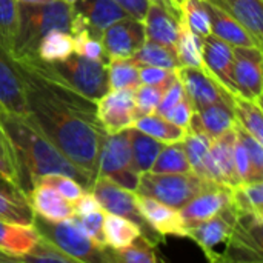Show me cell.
<instances>
[{
    "instance_id": "6da1fadb",
    "label": "cell",
    "mask_w": 263,
    "mask_h": 263,
    "mask_svg": "<svg viewBox=\"0 0 263 263\" xmlns=\"http://www.w3.org/2000/svg\"><path fill=\"white\" fill-rule=\"evenodd\" d=\"M15 66L25 89L26 117L65 157L96 180L106 136L97 117V103L42 77L22 60H15Z\"/></svg>"
},
{
    "instance_id": "83f0119b",
    "label": "cell",
    "mask_w": 263,
    "mask_h": 263,
    "mask_svg": "<svg viewBox=\"0 0 263 263\" xmlns=\"http://www.w3.org/2000/svg\"><path fill=\"white\" fill-rule=\"evenodd\" d=\"M103 236H105V243L109 248H123L133 243L137 237L142 236V231L137 223L133 220L117 216V214H109L105 213L103 219Z\"/></svg>"
},
{
    "instance_id": "816d5d0a",
    "label": "cell",
    "mask_w": 263,
    "mask_h": 263,
    "mask_svg": "<svg viewBox=\"0 0 263 263\" xmlns=\"http://www.w3.org/2000/svg\"><path fill=\"white\" fill-rule=\"evenodd\" d=\"M72 210H74V216H85L102 210V206L91 191H85L79 199L72 202Z\"/></svg>"
},
{
    "instance_id": "ac0fdd59",
    "label": "cell",
    "mask_w": 263,
    "mask_h": 263,
    "mask_svg": "<svg viewBox=\"0 0 263 263\" xmlns=\"http://www.w3.org/2000/svg\"><path fill=\"white\" fill-rule=\"evenodd\" d=\"M202 68L208 71L216 80H219L233 96H236V88L233 83V45L223 42L214 34L202 37L200 42Z\"/></svg>"
},
{
    "instance_id": "ffe728a7",
    "label": "cell",
    "mask_w": 263,
    "mask_h": 263,
    "mask_svg": "<svg viewBox=\"0 0 263 263\" xmlns=\"http://www.w3.org/2000/svg\"><path fill=\"white\" fill-rule=\"evenodd\" d=\"M0 105L6 112L18 116L28 114L25 89L15 60L3 46H0Z\"/></svg>"
},
{
    "instance_id": "f1b7e54d",
    "label": "cell",
    "mask_w": 263,
    "mask_h": 263,
    "mask_svg": "<svg viewBox=\"0 0 263 263\" xmlns=\"http://www.w3.org/2000/svg\"><path fill=\"white\" fill-rule=\"evenodd\" d=\"M106 260L120 263H157L156 243L149 242L146 237L140 236L133 243L123 248H109L106 247Z\"/></svg>"
},
{
    "instance_id": "db71d44e",
    "label": "cell",
    "mask_w": 263,
    "mask_h": 263,
    "mask_svg": "<svg viewBox=\"0 0 263 263\" xmlns=\"http://www.w3.org/2000/svg\"><path fill=\"white\" fill-rule=\"evenodd\" d=\"M45 2H49V0H17V3H28V5H39Z\"/></svg>"
},
{
    "instance_id": "836d02e7",
    "label": "cell",
    "mask_w": 263,
    "mask_h": 263,
    "mask_svg": "<svg viewBox=\"0 0 263 263\" xmlns=\"http://www.w3.org/2000/svg\"><path fill=\"white\" fill-rule=\"evenodd\" d=\"M211 142H213V137H210L203 131H197V129H186V134L182 140L188 163H190L193 173H196L200 177H202L205 159L211 148Z\"/></svg>"
},
{
    "instance_id": "681fc988",
    "label": "cell",
    "mask_w": 263,
    "mask_h": 263,
    "mask_svg": "<svg viewBox=\"0 0 263 263\" xmlns=\"http://www.w3.org/2000/svg\"><path fill=\"white\" fill-rule=\"evenodd\" d=\"M193 114H194V106H193L190 97L185 92L183 99L176 106H173L163 117L168 119L170 122H173V123H176V125H179V126H182V128L186 129L188 125H190V120H191Z\"/></svg>"
},
{
    "instance_id": "b9f144b4",
    "label": "cell",
    "mask_w": 263,
    "mask_h": 263,
    "mask_svg": "<svg viewBox=\"0 0 263 263\" xmlns=\"http://www.w3.org/2000/svg\"><path fill=\"white\" fill-rule=\"evenodd\" d=\"M170 85H146L140 83L134 89V102H136V116L153 114L162 99V94Z\"/></svg>"
},
{
    "instance_id": "4fadbf2b",
    "label": "cell",
    "mask_w": 263,
    "mask_h": 263,
    "mask_svg": "<svg viewBox=\"0 0 263 263\" xmlns=\"http://www.w3.org/2000/svg\"><path fill=\"white\" fill-rule=\"evenodd\" d=\"M176 74L186 96L190 97L194 109L217 102H227V103L234 102V96L202 66L200 68L180 66L176 69Z\"/></svg>"
},
{
    "instance_id": "ab89813d",
    "label": "cell",
    "mask_w": 263,
    "mask_h": 263,
    "mask_svg": "<svg viewBox=\"0 0 263 263\" xmlns=\"http://www.w3.org/2000/svg\"><path fill=\"white\" fill-rule=\"evenodd\" d=\"M17 0H0V46L9 54L17 32Z\"/></svg>"
},
{
    "instance_id": "7bdbcfd3",
    "label": "cell",
    "mask_w": 263,
    "mask_h": 263,
    "mask_svg": "<svg viewBox=\"0 0 263 263\" xmlns=\"http://www.w3.org/2000/svg\"><path fill=\"white\" fill-rule=\"evenodd\" d=\"M237 139L242 142V145L247 149L250 165H251V182H259L263 177V148L262 143L256 140L251 134H248L243 128H240L237 123L234 126Z\"/></svg>"
},
{
    "instance_id": "5bb4252c",
    "label": "cell",
    "mask_w": 263,
    "mask_h": 263,
    "mask_svg": "<svg viewBox=\"0 0 263 263\" xmlns=\"http://www.w3.org/2000/svg\"><path fill=\"white\" fill-rule=\"evenodd\" d=\"M97 117L106 131L114 134L133 126L136 116V102L133 88L109 89L97 102Z\"/></svg>"
},
{
    "instance_id": "9f6ffc18",
    "label": "cell",
    "mask_w": 263,
    "mask_h": 263,
    "mask_svg": "<svg viewBox=\"0 0 263 263\" xmlns=\"http://www.w3.org/2000/svg\"><path fill=\"white\" fill-rule=\"evenodd\" d=\"M3 112H5V109H3V106H2V105H0V116H2V114H3Z\"/></svg>"
},
{
    "instance_id": "f35d334b",
    "label": "cell",
    "mask_w": 263,
    "mask_h": 263,
    "mask_svg": "<svg viewBox=\"0 0 263 263\" xmlns=\"http://www.w3.org/2000/svg\"><path fill=\"white\" fill-rule=\"evenodd\" d=\"M182 17L196 35L205 37L211 34L210 17L202 0H182Z\"/></svg>"
},
{
    "instance_id": "30bf717a",
    "label": "cell",
    "mask_w": 263,
    "mask_h": 263,
    "mask_svg": "<svg viewBox=\"0 0 263 263\" xmlns=\"http://www.w3.org/2000/svg\"><path fill=\"white\" fill-rule=\"evenodd\" d=\"M233 83L236 88V96L262 103V48L233 46Z\"/></svg>"
},
{
    "instance_id": "e575fe53",
    "label": "cell",
    "mask_w": 263,
    "mask_h": 263,
    "mask_svg": "<svg viewBox=\"0 0 263 263\" xmlns=\"http://www.w3.org/2000/svg\"><path fill=\"white\" fill-rule=\"evenodd\" d=\"M151 173H191V166L188 163L183 143H168L159 153L156 162L153 163Z\"/></svg>"
},
{
    "instance_id": "f546056e",
    "label": "cell",
    "mask_w": 263,
    "mask_h": 263,
    "mask_svg": "<svg viewBox=\"0 0 263 263\" xmlns=\"http://www.w3.org/2000/svg\"><path fill=\"white\" fill-rule=\"evenodd\" d=\"M35 213L25 196L14 190L0 188V219L20 225H32Z\"/></svg>"
},
{
    "instance_id": "5b68a950",
    "label": "cell",
    "mask_w": 263,
    "mask_h": 263,
    "mask_svg": "<svg viewBox=\"0 0 263 263\" xmlns=\"http://www.w3.org/2000/svg\"><path fill=\"white\" fill-rule=\"evenodd\" d=\"M214 182L205 180L196 173H151L140 174L136 193L153 197L171 208L180 210L200 191Z\"/></svg>"
},
{
    "instance_id": "7c38bea8",
    "label": "cell",
    "mask_w": 263,
    "mask_h": 263,
    "mask_svg": "<svg viewBox=\"0 0 263 263\" xmlns=\"http://www.w3.org/2000/svg\"><path fill=\"white\" fill-rule=\"evenodd\" d=\"M234 227H236V213L233 210V205H230L214 217L199 223L197 227L188 228L186 237L194 240L202 248L208 260L216 262L217 248L220 245H225V253H227L233 239Z\"/></svg>"
},
{
    "instance_id": "d6a6232c",
    "label": "cell",
    "mask_w": 263,
    "mask_h": 263,
    "mask_svg": "<svg viewBox=\"0 0 263 263\" xmlns=\"http://www.w3.org/2000/svg\"><path fill=\"white\" fill-rule=\"evenodd\" d=\"M131 60L137 65H151V66H160L166 69H177L180 68V62L177 57V52L168 46L159 45L156 42L146 40L142 48L131 57Z\"/></svg>"
},
{
    "instance_id": "1f68e13d",
    "label": "cell",
    "mask_w": 263,
    "mask_h": 263,
    "mask_svg": "<svg viewBox=\"0 0 263 263\" xmlns=\"http://www.w3.org/2000/svg\"><path fill=\"white\" fill-rule=\"evenodd\" d=\"M233 109L237 125L243 128L248 134H251L256 140L263 143L262 103H256L240 96H234Z\"/></svg>"
},
{
    "instance_id": "484cf974",
    "label": "cell",
    "mask_w": 263,
    "mask_h": 263,
    "mask_svg": "<svg viewBox=\"0 0 263 263\" xmlns=\"http://www.w3.org/2000/svg\"><path fill=\"white\" fill-rule=\"evenodd\" d=\"M128 139L131 146V156H133V166L137 173L149 171L153 163L156 162L159 153L165 146V143L156 140L154 137L136 129L128 128Z\"/></svg>"
},
{
    "instance_id": "74e56055",
    "label": "cell",
    "mask_w": 263,
    "mask_h": 263,
    "mask_svg": "<svg viewBox=\"0 0 263 263\" xmlns=\"http://www.w3.org/2000/svg\"><path fill=\"white\" fill-rule=\"evenodd\" d=\"M14 262H28V263H77L72 257L60 251L55 245H52L49 240L43 239L42 236L35 240V243L22 256H17Z\"/></svg>"
},
{
    "instance_id": "8d00e7d4",
    "label": "cell",
    "mask_w": 263,
    "mask_h": 263,
    "mask_svg": "<svg viewBox=\"0 0 263 263\" xmlns=\"http://www.w3.org/2000/svg\"><path fill=\"white\" fill-rule=\"evenodd\" d=\"M200 42H202V37L196 35L188 28V25L183 22V17H182L177 46H176V52H177V57H179V62L182 66H193V68L202 66Z\"/></svg>"
},
{
    "instance_id": "7a4b0ae2",
    "label": "cell",
    "mask_w": 263,
    "mask_h": 263,
    "mask_svg": "<svg viewBox=\"0 0 263 263\" xmlns=\"http://www.w3.org/2000/svg\"><path fill=\"white\" fill-rule=\"evenodd\" d=\"M0 125L9 136L15 151L18 193L25 196L29 190H32L34 182L39 177L48 174H63L72 177L82 183L86 191H89L94 180L80 168H77L68 157H65L60 149L49 142L26 116L5 111L0 116Z\"/></svg>"
},
{
    "instance_id": "ba28073f",
    "label": "cell",
    "mask_w": 263,
    "mask_h": 263,
    "mask_svg": "<svg viewBox=\"0 0 263 263\" xmlns=\"http://www.w3.org/2000/svg\"><path fill=\"white\" fill-rule=\"evenodd\" d=\"M97 176H106L126 190H137L140 173L133 166L128 129L105 136L97 160Z\"/></svg>"
},
{
    "instance_id": "52a82bcc",
    "label": "cell",
    "mask_w": 263,
    "mask_h": 263,
    "mask_svg": "<svg viewBox=\"0 0 263 263\" xmlns=\"http://www.w3.org/2000/svg\"><path fill=\"white\" fill-rule=\"evenodd\" d=\"M89 191L94 194L97 202L100 203L102 210L109 214H117L122 217H126L139 225L142 236L146 237L149 242L159 245L163 239L159 233H156L143 219V216L139 211L137 206V193L126 190L111 180L106 176H97L92 182Z\"/></svg>"
},
{
    "instance_id": "ee69618b",
    "label": "cell",
    "mask_w": 263,
    "mask_h": 263,
    "mask_svg": "<svg viewBox=\"0 0 263 263\" xmlns=\"http://www.w3.org/2000/svg\"><path fill=\"white\" fill-rule=\"evenodd\" d=\"M74 40V52L92 60H100L108 63V55L105 52V48L102 45V40L91 35L88 31L80 29L71 34Z\"/></svg>"
},
{
    "instance_id": "d6986e66",
    "label": "cell",
    "mask_w": 263,
    "mask_h": 263,
    "mask_svg": "<svg viewBox=\"0 0 263 263\" xmlns=\"http://www.w3.org/2000/svg\"><path fill=\"white\" fill-rule=\"evenodd\" d=\"M137 206L146 223L160 236L186 237V227L179 210L171 208L153 197L137 193Z\"/></svg>"
},
{
    "instance_id": "3957f363",
    "label": "cell",
    "mask_w": 263,
    "mask_h": 263,
    "mask_svg": "<svg viewBox=\"0 0 263 263\" xmlns=\"http://www.w3.org/2000/svg\"><path fill=\"white\" fill-rule=\"evenodd\" d=\"M15 60H22L42 77L63 85L94 102L109 91L108 63L100 60H92L76 52L55 62H45L35 55Z\"/></svg>"
},
{
    "instance_id": "6f0895ef",
    "label": "cell",
    "mask_w": 263,
    "mask_h": 263,
    "mask_svg": "<svg viewBox=\"0 0 263 263\" xmlns=\"http://www.w3.org/2000/svg\"><path fill=\"white\" fill-rule=\"evenodd\" d=\"M149 2H153V0H149ZM177 2H179V0H177Z\"/></svg>"
},
{
    "instance_id": "f907efd6",
    "label": "cell",
    "mask_w": 263,
    "mask_h": 263,
    "mask_svg": "<svg viewBox=\"0 0 263 263\" xmlns=\"http://www.w3.org/2000/svg\"><path fill=\"white\" fill-rule=\"evenodd\" d=\"M234 168H236V174H237L240 183L251 182V165H250V159H248V154H247L245 146L237 139V136H236V142H234Z\"/></svg>"
},
{
    "instance_id": "7402d4cb",
    "label": "cell",
    "mask_w": 263,
    "mask_h": 263,
    "mask_svg": "<svg viewBox=\"0 0 263 263\" xmlns=\"http://www.w3.org/2000/svg\"><path fill=\"white\" fill-rule=\"evenodd\" d=\"M25 199L32 208V211L43 219L60 222L68 220L74 216L72 202L65 199L59 191H55L49 185H34L32 190H29L25 194Z\"/></svg>"
},
{
    "instance_id": "e0dca14e",
    "label": "cell",
    "mask_w": 263,
    "mask_h": 263,
    "mask_svg": "<svg viewBox=\"0 0 263 263\" xmlns=\"http://www.w3.org/2000/svg\"><path fill=\"white\" fill-rule=\"evenodd\" d=\"M231 190L233 186L211 183L196 197H193L185 206L179 210L182 220L188 228L197 227L199 223L214 217L227 206L231 205Z\"/></svg>"
},
{
    "instance_id": "4316f807",
    "label": "cell",
    "mask_w": 263,
    "mask_h": 263,
    "mask_svg": "<svg viewBox=\"0 0 263 263\" xmlns=\"http://www.w3.org/2000/svg\"><path fill=\"white\" fill-rule=\"evenodd\" d=\"M133 128L154 137L156 140H159L165 145L182 142L186 134L185 128L170 122L168 119H165L163 116H159L156 112L137 117L133 123Z\"/></svg>"
},
{
    "instance_id": "8992f818",
    "label": "cell",
    "mask_w": 263,
    "mask_h": 263,
    "mask_svg": "<svg viewBox=\"0 0 263 263\" xmlns=\"http://www.w3.org/2000/svg\"><path fill=\"white\" fill-rule=\"evenodd\" d=\"M32 227L37 233L55 245L60 251L72 257L76 262L105 263L106 260V247L96 243L88 237L71 219L52 222L35 214Z\"/></svg>"
},
{
    "instance_id": "60d3db41",
    "label": "cell",
    "mask_w": 263,
    "mask_h": 263,
    "mask_svg": "<svg viewBox=\"0 0 263 263\" xmlns=\"http://www.w3.org/2000/svg\"><path fill=\"white\" fill-rule=\"evenodd\" d=\"M0 177L17 190L18 182V170L14 146L6 134L5 128L0 125Z\"/></svg>"
},
{
    "instance_id": "f5cc1de1",
    "label": "cell",
    "mask_w": 263,
    "mask_h": 263,
    "mask_svg": "<svg viewBox=\"0 0 263 263\" xmlns=\"http://www.w3.org/2000/svg\"><path fill=\"white\" fill-rule=\"evenodd\" d=\"M116 2L126 11L129 17L137 20H143L149 5V0H116Z\"/></svg>"
},
{
    "instance_id": "680465c9",
    "label": "cell",
    "mask_w": 263,
    "mask_h": 263,
    "mask_svg": "<svg viewBox=\"0 0 263 263\" xmlns=\"http://www.w3.org/2000/svg\"><path fill=\"white\" fill-rule=\"evenodd\" d=\"M179 2H182V0H179Z\"/></svg>"
},
{
    "instance_id": "cb8c5ba5",
    "label": "cell",
    "mask_w": 263,
    "mask_h": 263,
    "mask_svg": "<svg viewBox=\"0 0 263 263\" xmlns=\"http://www.w3.org/2000/svg\"><path fill=\"white\" fill-rule=\"evenodd\" d=\"M40 237L32 225H20L0 219V250L8 254L6 262H14L17 256L26 253Z\"/></svg>"
},
{
    "instance_id": "11a10c76",
    "label": "cell",
    "mask_w": 263,
    "mask_h": 263,
    "mask_svg": "<svg viewBox=\"0 0 263 263\" xmlns=\"http://www.w3.org/2000/svg\"><path fill=\"white\" fill-rule=\"evenodd\" d=\"M62 2H65V3H68V5H72L76 0H62Z\"/></svg>"
},
{
    "instance_id": "603a6c76",
    "label": "cell",
    "mask_w": 263,
    "mask_h": 263,
    "mask_svg": "<svg viewBox=\"0 0 263 263\" xmlns=\"http://www.w3.org/2000/svg\"><path fill=\"white\" fill-rule=\"evenodd\" d=\"M237 120L234 116L233 103L217 102L203 108L194 109L186 129H197L206 133L210 137H217L230 129H234Z\"/></svg>"
},
{
    "instance_id": "44dd1931",
    "label": "cell",
    "mask_w": 263,
    "mask_h": 263,
    "mask_svg": "<svg viewBox=\"0 0 263 263\" xmlns=\"http://www.w3.org/2000/svg\"><path fill=\"white\" fill-rule=\"evenodd\" d=\"M203 6L210 17L211 34L222 39L223 42L233 46H257L262 48V43L256 40V37L231 14L211 3L210 0H202Z\"/></svg>"
},
{
    "instance_id": "d4e9b609",
    "label": "cell",
    "mask_w": 263,
    "mask_h": 263,
    "mask_svg": "<svg viewBox=\"0 0 263 263\" xmlns=\"http://www.w3.org/2000/svg\"><path fill=\"white\" fill-rule=\"evenodd\" d=\"M239 20L257 42H263L262 0H210Z\"/></svg>"
},
{
    "instance_id": "7dc6e473",
    "label": "cell",
    "mask_w": 263,
    "mask_h": 263,
    "mask_svg": "<svg viewBox=\"0 0 263 263\" xmlns=\"http://www.w3.org/2000/svg\"><path fill=\"white\" fill-rule=\"evenodd\" d=\"M140 82L146 85H171L176 79V69H166L160 66L142 65L139 66Z\"/></svg>"
},
{
    "instance_id": "277c9868",
    "label": "cell",
    "mask_w": 263,
    "mask_h": 263,
    "mask_svg": "<svg viewBox=\"0 0 263 263\" xmlns=\"http://www.w3.org/2000/svg\"><path fill=\"white\" fill-rule=\"evenodd\" d=\"M17 32L12 45V59L34 57L42 37L51 29H71L72 6L62 0L39 5L17 3Z\"/></svg>"
},
{
    "instance_id": "f6af8a7d",
    "label": "cell",
    "mask_w": 263,
    "mask_h": 263,
    "mask_svg": "<svg viewBox=\"0 0 263 263\" xmlns=\"http://www.w3.org/2000/svg\"><path fill=\"white\" fill-rule=\"evenodd\" d=\"M39 183H45V185L52 186L55 191H59L69 202H74L76 199H79L86 191L83 188V185L79 183L76 179L68 177V176H63V174H48V176H42V177H39L34 182V185H39Z\"/></svg>"
},
{
    "instance_id": "8fae6325",
    "label": "cell",
    "mask_w": 263,
    "mask_h": 263,
    "mask_svg": "<svg viewBox=\"0 0 263 263\" xmlns=\"http://www.w3.org/2000/svg\"><path fill=\"white\" fill-rule=\"evenodd\" d=\"M71 6V34L85 29L91 35L100 39L109 25L128 17L126 11L116 0H76Z\"/></svg>"
},
{
    "instance_id": "bcb514c9",
    "label": "cell",
    "mask_w": 263,
    "mask_h": 263,
    "mask_svg": "<svg viewBox=\"0 0 263 263\" xmlns=\"http://www.w3.org/2000/svg\"><path fill=\"white\" fill-rule=\"evenodd\" d=\"M103 219H105V211L99 210L85 216H72L71 220L88 236L91 237L96 243L106 247L105 243V236H103Z\"/></svg>"
},
{
    "instance_id": "c3c4849f",
    "label": "cell",
    "mask_w": 263,
    "mask_h": 263,
    "mask_svg": "<svg viewBox=\"0 0 263 263\" xmlns=\"http://www.w3.org/2000/svg\"><path fill=\"white\" fill-rule=\"evenodd\" d=\"M183 96H185V89H183L180 80L176 79V80L165 89V92L162 94V99H160V102H159V105H157V108H156L154 112L159 114V116H165L173 106H176V105L183 99Z\"/></svg>"
},
{
    "instance_id": "d590c367",
    "label": "cell",
    "mask_w": 263,
    "mask_h": 263,
    "mask_svg": "<svg viewBox=\"0 0 263 263\" xmlns=\"http://www.w3.org/2000/svg\"><path fill=\"white\" fill-rule=\"evenodd\" d=\"M108 80H109V89H120V88L136 89L142 83L139 66L131 59L108 60Z\"/></svg>"
},
{
    "instance_id": "9a60e30c",
    "label": "cell",
    "mask_w": 263,
    "mask_h": 263,
    "mask_svg": "<svg viewBox=\"0 0 263 263\" xmlns=\"http://www.w3.org/2000/svg\"><path fill=\"white\" fill-rule=\"evenodd\" d=\"M234 142L236 129H230L213 139L203 163L202 179L227 186H236L240 183L234 168Z\"/></svg>"
},
{
    "instance_id": "2e32d148",
    "label": "cell",
    "mask_w": 263,
    "mask_h": 263,
    "mask_svg": "<svg viewBox=\"0 0 263 263\" xmlns=\"http://www.w3.org/2000/svg\"><path fill=\"white\" fill-rule=\"evenodd\" d=\"M100 40L108 60L131 59L146 42L143 22L129 15L120 18L103 31Z\"/></svg>"
},
{
    "instance_id": "9c48e42d",
    "label": "cell",
    "mask_w": 263,
    "mask_h": 263,
    "mask_svg": "<svg viewBox=\"0 0 263 263\" xmlns=\"http://www.w3.org/2000/svg\"><path fill=\"white\" fill-rule=\"evenodd\" d=\"M182 20V2L153 0L143 17L146 40L168 46L176 51Z\"/></svg>"
},
{
    "instance_id": "4dcf8cb0",
    "label": "cell",
    "mask_w": 263,
    "mask_h": 263,
    "mask_svg": "<svg viewBox=\"0 0 263 263\" xmlns=\"http://www.w3.org/2000/svg\"><path fill=\"white\" fill-rule=\"evenodd\" d=\"M74 52V40L71 32L63 29H51L48 31L39 46L35 57L45 62H55L69 57Z\"/></svg>"
}]
</instances>
